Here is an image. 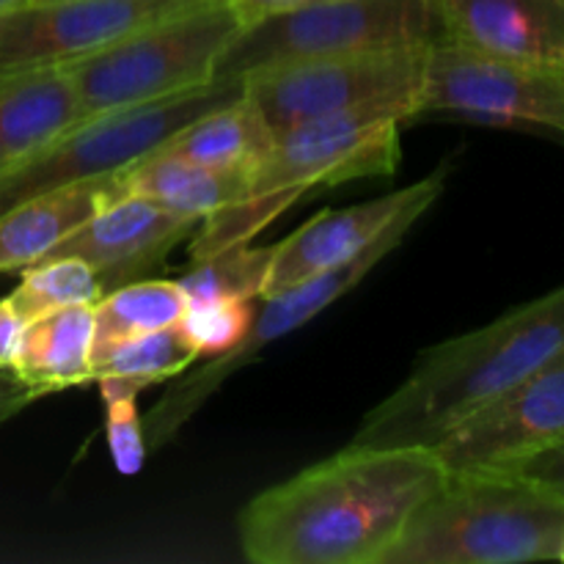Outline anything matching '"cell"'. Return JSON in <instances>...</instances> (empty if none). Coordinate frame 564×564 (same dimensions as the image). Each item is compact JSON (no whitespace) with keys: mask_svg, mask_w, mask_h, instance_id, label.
<instances>
[{"mask_svg":"<svg viewBox=\"0 0 564 564\" xmlns=\"http://www.w3.org/2000/svg\"><path fill=\"white\" fill-rule=\"evenodd\" d=\"M402 121V116L389 110L369 108L325 116L281 132L248 174L240 202L198 224L191 259L196 262L237 242H251V237L268 229L314 187L394 174Z\"/></svg>","mask_w":564,"mask_h":564,"instance_id":"cell-3","label":"cell"},{"mask_svg":"<svg viewBox=\"0 0 564 564\" xmlns=\"http://www.w3.org/2000/svg\"><path fill=\"white\" fill-rule=\"evenodd\" d=\"M449 471L427 446H352L253 496L237 516L253 564H383Z\"/></svg>","mask_w":564,"mask_h":564,"instance_id":"cell-1","label":"cell"},{"mask_svg":"<svg viewBox=\"0 0 564 564\" xmlns=\"http://www.w3.org/2000/svg\"><path fill=\"white\" fill-rule=\"evenodd\" d=\"M430 209V204H419L411 207L408 213H402L372 246L364 253H358L350 262L339 264V268H330L325 273L314 275V279L301 281V284L284 286V290H275L270 295H264L262 301H268L262 306V312L253 314V325L248 330L246 339L235 347V350L224 352L218 358H204L196 361V369H187L185 378L176 380L158 402H154L152 411L143 419V435H147L149 455L158 449H163L165 444L180 435V430L196 416L204 408V402L209 397H215V391L231 378V375L240 372L242 367L253 361V358L262 356L273 341L286 339L292 330L303 328V325L312 323L314 317L325 312V308L334 306L341 295L352 290V286L361 284L391 251L400 248V242L405 240L408 231L416 226V220L422 218Z\"/></svg>","mask_w":564,"mask_h":564,"instance_id":"cell-9","label":"cell"},{"mask_svg":"<svg viewBox=\"0 0 564 564\" xmlns=\"http://www.w3.org/2000/svg\"><path fill=\"white\" fill-rule=\"evenodd\" d=\"M22 325H25V319L17 314L11 297H3V301H0V369L11 367V358H14Z\"/></svg>","mask_w":564,"mask_h":564,"instance_id":"cell-29","label":"cell"},{"mask_svg":"<svg viewBox=\"0 0 564 564\" xmlns=\"http://www.w3.org/2000/svg\"><path fill=\"white\" fill-rule=\"evenodd\" d=\"M501 468L518 474V477L529 479V482L540 485V488H545L549 494L564 499V438L545 446V449H538L532 452V455L521 457V460L507 463V466Z\"/></svg>","mask_w":564,"mask_h":564,"instance_id":"cell-27","label":"cell"},{"mask_svg":"<svg viewBox=\"0 0 564 564\" xmlns=\"http://www.w3.org/2000/svg\"><path fill=\"white\" fill-rule=\"evenodd\" d=\"M6 169H9V165H3V163H0V174H3V171H6Z\"/></svg>","mask_w":564,"mask_h":564,"instance_id":"cell-32","label":"cell"},{"mask_svg":"<svg viewBox=\"0 0 564 564\" xmlns=\"http://www.w3.org/2000/svg\"><path fill=\"white\" fill-rule=\"evenodd\" d=\"M193 229H198V220L187 215L160 207L149 198L124 196L99 209L88 224H83L44 259H83L108 292L124 279L147 273L171 246H176Z\"/></svg>","mask_w":564,"mask_h":564,"instance_id":"cell-14","label":"cell"},{"mask_svg":"<svg viewBox=\"0 0 564 564\" xmlns=\"http://www.w3.org/2000/svg\"><path fill=\"white\" fill-rule=\"evenodd\" d=\"M209 0H42L0 17V75L69 64Z\"/></svg>","mask_w":564,"mask_h":564,"instance_id":"cell-11","label":"cell"},{"mask_svg":"<svg viewBox=\"0 0 564 564\" xmlns=\"http://www.w3.org/2000/svg\"><path fill=\"white\" fill-rule=\"evenodd\" d=\"M253 301H215L187 306L180 325L202 358H218L224 352L235 350L248 336L253 325Z\"/></svg>","mask_w":564,"mask_h":564,"instance_id":"cell-25","label":"cell"},{"mask_svg":"<svg viewBox=\"0 0 564 564\" xmlns=\"http://www.w3.org/2000/svg\"><path fill=\"white\" fill-rule=\"evenodd\" d=\"M275 242L270 246H237L196 259L193 268L176 284L187 297V306L215 301H257L268 290L270 268H273Z\"/></svg>","mask_w":564,"mask_h":564,"instance_id":"cell-23","label":"cell"},{"mask_svg":"<svg viewBox=\"0 0 564 564\" xmlns=\"http://www.w3.org/2000/svg\"><path fill=\"white\" fill-rule=\"evenodd\" d=\"M196 347L187 341L180 325H174L127 341L124 347L110 352L102 364L94 367V380L99 383L102 402L124 400V397H138L149 386L185 375L187 369L196 367Z\"/></svg>","mask_w":564,"mask_h":564,"instance_id":"cell-22","label":"cell"},{"mask_svg":"<svg viewBox=\"0 0 564 564\" xmlns=\"http://www.w3.org/2000/svg\"><path fill=\"white\" fill-rule=\"evenodd\" d=\"M564 438V350L433 446L446 471L501 468Z\"/></svg>","mask_w":564,"mask_h":564,"instance_id":"cell-12","label":"cell"},{"mask_svg":"<svg viewBox=\"0 0 564 564\" xmlns=\"http://www.w3.org/2000/svg\"><path fill=\"white\" fill-rule=\"evenodd\" d=\"M113 198V174L53 187L0 215V273L42 262Z\"/></svg>","mask_w":564,"mask_h":564,"instance_id":"cell-17","label":"cell"},{"mask_svg":"<svg viewBox=\"0 0 564 564\" xmlns=\"http://www.w3.org/2000/svg\"><path fill=\"white\" fill-rule=\"evenodd\" d=\"M430 47L372 50L292 61L242 77V97L275 138L306 121L350 110H389L416 119Z\"/></svg>","mask_w":564,"mask_h":564,"instance_id":"cell-7","label":"cell"},{"mask_svg":"<svg viewBox=\"0 0 564 564\" xmlns=\"http://www.w3.org/2000/svg\"><path fill=\"white\" fill-rule=\"evenodd\" d=\"M560 562H564V551H562V560Z\"/></svg>","mask_w":564,"mask_h":564,"instance_id":"cell-34","label":"cell"},{"mask_svg":"<svg viewBox=\"0 0 564 564\" xmlns=\"http://www.w3.org/2000/svg\"><path fill=\"white\" fill-rule=\"evenodd\" d=\"M248 174L218 171L165 152H152L113 174V198L141 196L202 224L246 193Z\"/></svg>","mask_w":564,"mask_h":564,"instance_id":"cell-19","label":"cell"},{"mask_svg":"<svg viewBox=\"0 0 564 564\" xmlns=\"http://www.w3.org/2000/svg\"><path fill=\"white\" fill-rule=\"evenodd\" d=\"M248 22L226 0L193 6L132 36L69 61L83 116L158 102L213 83L215 66Z\"/></svg>","mask_w":564,"mask_h":564,"instance_id":"cell-5","label":"cell"},{"mask_svg":"<svg viewBox=\"0 0 564 564\" xmlns=\"http://www.w3.org/2000/svg\"><path fill=\"white\" fill-rule=\"evenodd\" d=\"M444 42L564 69V0H438Z\"/></svg>","mask_w":564,"mask_h":564,"instance_id":"cell-15","label":"cell"},{"mask_svg":"<svg viewBox=\"0 0 564 564\" xmlns=\"http://www.w3.org/2000/svg\"><path fill=\"white\" fill-rule=\"evenodd\" d=\"M86 121L64 64L0 75V163L14 165Z\"/></svg>","mask_w":564,"mask_h":564,"instance_id":"cell-16","label":"cell"},{"mask_svg":"<svg viewBox=\"0 0 564 564\" xmlns=\"http://www.w3.org/2000/svg\"><path fill=\"white\" fill-rule=\"evenodd\" d=\"M246 22L262 20V17L279 14V11L297 9V6L314 3V0H226Z\"/></svg>","mask_w":564,"mask_h":564,"instance_id":"cell-30","label":"cell"},{"mask_svg":"<svg viewBox=\"0 0 564 564\" xmlns=\"http://www.w3.org/2000/svg\"><path fill=\"white\" fill-rule=\"evenodd\" d=\"M102 295V281L83 259L58 257L25 268L20 286L9 297L17 314L28 323L58 308L97 303Z\"/></svg>","mask_w":564,"mask_h":564,"instance_id":"cell-24","label":"cell"},{"mask_svg":"<svg viewBox=\"0 0 564 564\" xmlns=\"http://www.w3.org/2000/svg\"><path fill=\"white\" fill-rule=\"evenodd\" d=\"M449 165H441L424 180L402 187V191L386 193V196L369 198V202L352 204L345 209H325L317 218L306 220L286 240L275 242L273 268H270L268 290L264 295L284 286L301 284L314 279L330 268L350 262L358 253L367 251L402 213L419 204L433 207L435 198L444 193Z\"/></svg>","mask_w":564,"mask_h":564,"instance_id":"cell-13","label":"cell"},{"mask_svg":"<svg viewBox=\"0 0 564 564\" xmlns=\"http://www.w3.org/2000/svg\"><path fill=\"white\" fill-rule=\"evenodd\" d=\"M187 312V297L176 281H132L105 292L94 303L91 364L154 330L174 328Z\"/></svg>","mask_w":564,"mask_h":564,"instance_id":"cell-21","label":"cell"},{"mask_svg":"<svg viewBox=\"0 0 564 564\" xmlns=\"http://www.w3.org/2000/svg\"><path fill=\"white\" fill-rule=\"evenodd\" d=\"M31 0H0V17L3 14H11V11L22 9V6H28Z\"/></svg>","mask_w":564,"mask_h":564,"instance_id":"cell-31","label":"cell"},{"mask_svg":"<svg viewBox=\"0 0 564 564\" xmlns=\"http://www.w3.org/2000/svg\"><path fill=\"white\" fill-rule=\"evenodd\" d=\"M240 94L242 80L209 83L176 97L110 110L80 121L36 154L9 165L0 174V215L36 193L97 180L138 163L163 147L182 127L231 102Z\"/></svg>","mask_w":564,"mask_h":564,"instance_id":"cell-8","label":"cell"},{"mask_svg":"<svg viewBox=\"0 0 564 564\" xmlns=\"http://www.w3.org/2000/svg\"><path fill=\"white\" fill-rule=\"evenodd\" d=\"M564 350V284L505 317L422 352L364 416L352 446H427Z\"/></svg>","mask_w":564,"mask_h":564,"instance_id":"cell-2","label":"cell"},{"mask_svg":"<svg viewBox=\"0 0 564 564\" xmlns=\"http://www.w3.org/2000/svg\"><path fill=\"white\" fill-rule=\"evenodd\" d=\"M94 303L66 306L22 325L11 372L36 397L94 380Z\"/></svg>","mask_w":564,"mask_h":564,"instance_id":"cell-18","label":"cell"},{"mask_svg":"<svg viewBox=\"0 0 564 564\" xmlns=\"http://www.w3.org/2000/svg\"><path fill=\"white\" fill-rule=\"evenodd\" d=\"M444 42L438 0H314L253 20L215 66L213 83H235L292 61Z\"/></svg>","mask_w":564,"mask_h":564,"instance_id":"cell-6","label":"cell"},{"mask_svg":"<svg viewBox=\"0 0 564 564\" xmlns=\"http://www.w3.org/2000/svg\"><path fill=\"white\" fill-rule=\"evenodd\" d=\"M105 433L113 466L124 477H135L147 466L149 446L143 435V419L138 413V397L105 402Z\"/></svg>","mask_w":564,"mask_h":564,"instance_id":"cell-26","label":"cell"},{"mask_svg":"<svg viewBox=\"0 0 564 564\" xmlns=\"http://www.w3.org/2000/svg\"><path fill=\"white\" fill-rule=\"evenodd\" d=\"M31 3H42V0H31Z\"/></svg>","mask_w":564,"mask_h":564,"instance_id":"cell-33","label":"cell"},{"mask_svg":"<svg viewBox=\"0 0 564 564\" xmlns=\"http://www.w3.org/2000/svg\"><path fill=\"white\" fill-rule=\"evenodd\" d=\"M446 113L488 127L564 135V69L496 58L455 42L430 47L419 116Z\"/></svg>","mask_w":564,"mask_h":564,"instance_id":"cell-10","label":"cell"},{"mask_svg":"<svg viewBox=\"0 0 564 564\" xmlns=\"http://www.w3.org/2000/svg\"><path fill=\"white\" fill-rule=\"evenodd\" d=\"M33 400H39V397L11 369H0V422L17 416Z\"/></svg>","mask_w":564,"mask_h":564,"instance_id":"cell-28","label":"cell"},{"mask_svg":"<svg viewBox=\"0 0 564 564\" xmlns=\"http://www.w3.org/2000/svg\"><path fill=\"white\" fill-rule=\"evenodd\" d=\"M564 499L505 471H449L383 564L560 562Z\"/></svg>","mask_w":564,"mask_h":564,"instance_id":"cell-4","label":"cell"},{"mask_svg":"<svg viewBox=\"0 0 564 564\" xmlns=\"http://www.w3.org/2000/svg\"><path fill=\"white\" fill-rule=\"evenodd\" d=\"M275 135L246 97H237L209 113L198 116L187 127L169 138L154 152L185 158L191 163L218 171L251 174L259 160L270 152Z\"/></svg>","mask_w":564,"mask_h":564,"instance_id":"cell-20","label":"cell"}]
</instances>
